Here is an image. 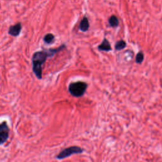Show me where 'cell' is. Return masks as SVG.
Segmentation results:
<instances>
[{
    "instance_id": "8",
    "label": "cell",
    "mask_w": 162,
    "mask_h": 162,
    "mask_svg": "<svg viewBox=\"0 0 162 162\" xmlns=\"http://www.w3.org/2000/svg\"><path fill=\"white\" fill-rule=\"evenodd\" d=\"M109 25H110V27H117L119 25V21L116 16L112 15L110 17V19L109 20Z\"/></svg>"
},
{
    "instance_id": "2",
    "label": "cell",
    "mask_w": 162,
    "mask_h": 162,
    "mask_svg": "<svg viewBox=\"0 0 162 162\" xmlns=\"http://www.w3.org/2000/svg\"><path fill=\"white\" fill-rule=\"evenodd\" d=\"M87 86V84L84 82L78 81L72 82L68 86V92L74 97H81L85 94Z\"/></svg>"
},
{
    "instance_id": "11",
    "label": "cell",
    "mask_w": 162,
    "mask_h": 162,
    "mask_svg": "<svg viewBox=\"0 0 162 162\" xmlns=\"http://www.w3.org/2000/svg\"><path fill=\"white\" fill-rule=\"evenodd\" d=\"M144 58H145V56H144V54L142 52L140 51L139 52L136 57V62L138 64H141L142 63V62L144 60Z\"/></svg>"
},
{
    "instance_id": "7",
    "label": "cell",
    "mask_w": 162,
    "mask_h": 162,
    "mask_svg": "<svg viewBox=\"0 0 162 162\" xmlns=\"http://www.w3.org/2000/svg\"><path fill=\"white\" fill-rule=\"evenodd\" d=\"M89 28V23L87 17H84L79 25V29L82 32H86Z\"/></svg>"
},
{
    "instance_id": "6",
    "label": "cell",
    "mask_w": 162,
    "mask_h": 162,
    "mask_svg": "<svg viewBox=\"0 0 162 162\" xmlns=\"http://www.w3.org/2000/svg\"><path fill=\"white\" fill-rule=\"evenodd\" d=\"M98 49L101 51H110L112 50V47L109 41L107 39L104 38L101 44L98 46Z\"/></svg>"
},
{
    "instance_id": "9",
    "label": "cell",
    "mask_w": 162,
    "mask_h": 162,
    "mask_svg": "<svg viewBox=\"0 0 162 162\" xmlns=\"http://www.w3.org/2000/svg\"><path fill=\"white\" fill-rule=\"evenodd\" d=\"M43 41L46 44H51L55 41V35L52 34H47L44 37Z\"/></svg>"
},
{
    "instance_id": "5",
    "label": "cell",
    "mask_w": 162,
    "mask_h": 162,
    "mask_svg": "<svg viewBox=\"0 0 162 162\" xmlns=\"http://www.w3.org/2000/svg\"><path fill=\"white\" fill-rule=\"evenodd\" d=\"M22 30V25L21 23H17L14 25H12L8 30V34L13 37L19 36Z\"/></svg>"
},
{
    "instance_id": "3",
    "label": "cell",
    "mask_w": 162,
    "mask_h": 162,
    "mask_svg": "<svg viewBox=\"0 0 162 162\" xmlns=\"http://www.w3.org/2000/svg\"><path fill=\"white\" fill-rule=\"evenodd\" d=\"M84 152V149L77 146H70L69 148L63 150L57 156L55 157L58 160H63L70 156L76 154H81Z\"/></svg>"
},
{
    "instance_id": "1",
    "label": "cell",
    "mask_w": 162,
    "mask_h": 162,
    "mask_svg": "<svg viewBox=\"0 0 162 162\" xmlns=\"http://www.w3.org/2000/svg\"><path fill=\"white\" fill-rule=\"evenodd\" d=\"M65 48V44H62L57 48L44 49L43 51L35 52L33 54L32 57V71L38 79H41L43 78V66L45 63L46 60L49 57H53Z\"/></svg>"
},
{
    "instance_id": "10",
    "label": "cell",
    "mask_w": 162,
    "mask_h": 162,
    "mask_svg": "<svg viewBox=\"0 0 162 162\" xmlns=\"http://www.w3.org/2000/svg\"><path fill=\"white\" fill-rule=\"evenodd\" d=\"M126 46H127V44L123 40H120L116 43L115 45V49L117 51H120L125 48Z\"/></svg>"
},
{
    "instance_id": "4",
    "label": "cell",
    "mask_w": 162,
    "mask_h": 162,
    "mask_svg": "<svg viewBox=\"0 0 162 162\" xmlns=\"http://www.w3.org/2000/svg\"><path fill=\"white\" fill-rule=\"evenodd\" d=\"M10 129L7 122L0 123V145H3L8 139Z\"/></svg>"
}]
</instances>
